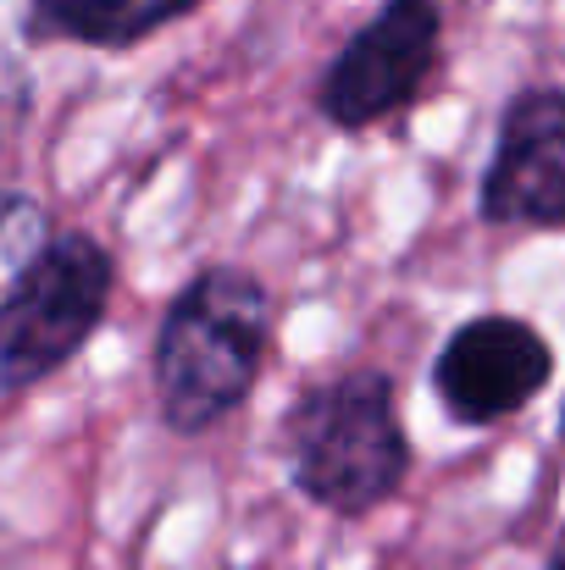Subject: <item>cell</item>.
<instances>
[{
  "label": "cell",
  "mask_w": 565,
  "mask_h": 570,
  "mask_svg": "<svg viewBox=\"0 0 565 570\" xmlns=\"http://www.w3.org/2000/svg\"><path fill=\"white\" fill-rule=\"evenodd\" d=\"M272 322V288L250 266H199L167 299L150 344L162 426L178 438H205L211 426L238 415L266 372Z\"/></svg>",
  "instance_id": "1"
},
{
  "label": "cell",
  "mask_w": 565,
  "mask_h": 570,
  "mask_svg": "<svg viewBox=\"0 0 565 570\" xmlns=\"http://www.w3.org/2000/svg\"><path fill=\"white\" fill-rule=\"evenodd\" d=\"M283 460L305 504L339 521L377 515L410 476V432L399 421L393 377L350 366L305 382L283 410Z\"/></svg>",
  "instance_id": "2"
},
{
  "label": "cell",
  "mask_w": 565,
  "mask_h": 570,
  "mask_svg": "<svg viewBox=\"0 0 565 570\" xmlns=\"http://www.w3.org/2000/svg\"><path fill=\"white\" fill-rule=\"evenodd\" d=\"M117 261L89 227L50 233L17 294L0 305V393H28L67 372L106 327Z\"/></svg>",
  "instance_id": "3"
},
{
  "label": "cell",
  "mask_w": 565,
  "mask_h": 570,
  "mask_svg": "<svg viewBox=\"0 0 565 570\" xmlns=\"http://www.w3.org/2000/svg\"><path fill=\"white\" fill-rule=\"evenodd\" d=\"M438 45H444L438 0H382L328 61L316 83V111L339 134H367L410 111L438 67Z\"/></svg>",
  "instance_id": "4"
},
{
  "label": "cell",
  "mask_w": 565,
  "mask_h": 570,
  "mask_svg": "<svg viewBox=\"0 0 565 570\" xmlns=\"http://www.w3.org/2000/svg\"><path fill=\"white\" fill-rule=\"evenodd\" d=\"M555 377L549 338L505 311L460 322L432 355V393L455 426H499L522 415Z\"/></svg>",
  "instance_id": "5"
},
{
  "label": "cell",
  "mask_w": 565,
  "mask_h": 570,
  "mask_svg": "<svg viewBox=\"0 0 565 570\" xmlns=\"http://www.w3.org/2000/svg\"><path fill=\"white\" fill-rule=\"evenodd\" d=\"M477 210L510 227H565V89H522L505 106Z\"/></svg>",
  "instance_id": "6"
},
{
  "label": "cell",
  "mask_w": 565,
  "mask_h": 570,
  "mask_svg": "<svg viewBox=\"0 0 565 570\" xmlns=\"http://www.w3.org/2000/svg\"><path fill=\"white\" fill-rule=\"evenodd\" d=\"M22 33L28 45L128 50L156 33V17H150V0H28Z\"/></svg>",
  "instance_id": "7"
},
{
  "label": "cell",
  "mask_w": 565,
  "mask_h": 570,
  "mask_svg": "<svg viewBox=\"0 0 565 570\" xmlns=\"http://www.w3.org/2000/svg\"><path fill=\"white\" fill-rule=\"evenodd\" d=\"M45 244H50V210H45V199L0 184V305L17 294V283L45 255Z\"/></svg>",
  "instance_id": "8"
},
{
  "label": "cell",
  "mask_w": 565,
  "mask_h": 570,
  "mask_svg": "<svg viewBox=\"0 0 565 570\" xmlns=\"http://www.w3.org/2000/svg\"><path fill=\"white\" fill-rule=\"evenodd\" d=\"M28 117H33V78L17 56H0V161L17 150Z\"/></svg>",
  "instance_id": "9"
},
{
  "label": "cell",
  "mask_w": 565,
  "mask_h": 570,
  "mask_svg": "<svg viewBox=\"0 0 565 570\" xmlns=\"http://www.w3.org/2000/svg\"><path fill=\"white\" fill-rule=\"evenodd\" d=\"M199 0H150V17H156V28L162 22H178V17H188Z\"/></svg>",
  "instance_id": "10"
},
{
  "label": "cell",
  "mask_w": 565,
  "mask_h": 570,
  "mask_svg": "<svg viewBox=\"0 0 565 570\" xmlns=\"http://www.w3.org/2000/svg\"><path fill=\"white\" fill-rule=\"evenodd\" d=\"M549 570H565V532H561V543H555V554H549Z\"/></svg>",
  "instance_id": "11"
},
{
  "label": "cell",
  "mask_w": 565,
  "mask_h": 570,
  "mask_svg": "<svg viewBox=\"0 0 565 570\" xmlns=\"http://www.w3.org/2000/svg\"><path fill=\"white\" fill-rule=\"evenodd\" d=\"M561 432H565V410H561Z\"/></svg>",
  "instance_id": "12"
}]
</instances>
